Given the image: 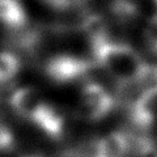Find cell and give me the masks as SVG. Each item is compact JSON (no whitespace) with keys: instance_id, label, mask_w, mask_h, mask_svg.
<instances>
[{"instance_id":"cell-3","label":"cell","mask_w":157,"mask_h":157,"mask_svg":"<svg viewBox=\"0 0 157 157\" xmlns=\"http://www.w3.org/2000/svg\"><path fill=\"white\" fill-rule=\"evenodd\" d=\"M115 98L97 82H86L80 93L78 113L89 122H98L114 110Z\"/></svg>"},{"instance_id":"cell-6","label":"cell","mask_w":157,"mask_h":157,"mask_svg":"<svg viewBox=\"0 0 157 157\" xmlns=\"http://www.w3.org/2000/svg\"><path fill=\"white\" fill-rule=\"evenodd\" d=\"M32 123L52 139H59L64 131V118L62 113L50 102H46Z\"/></svg>"},{"instance_id":"cell-9","label":"cell","mask_w":157,"mask_h":157,"mask_svg":"<svg viewBox=\"0 0 157 157\" xmlns=\"http://www.w3.org/2000/svg\"><path fill=\"white\" fill-rule=\"evenodd\" d=\"M128 155L131 157H157V144L144 134L131 136Z\"/></svg>"},{"instance_id":"cell-13","label":"cell","mask_w":157,"mask_h":157,"mask_svg":"<svg viewBox=\"0 0 157 157\" xmlns=\"http://www.w3.org/2000/svg\"><path fill=\"white\" fill-rule=\"evenodd\" d=\"M48 7L56 11H71L82 7L86 3V0H42Z\"/></svg>"},{"instance_id":"cell-4","label":"cell","mask_w":157,"mask_h":157,"mask_svg":"<svg viewBox=\"0 0 157 157\" xmlns=\"http://www.w3.org/2000/svg\"><path fill=\"white\" fill-rule=\"evenodd\" d=\"M46 102L39 90L32 86L20 88L11 96V106L14 113L29 122L36 119Z\"/></svg>"},{"instance_id":"cell-11","label":"cell","mask_w":157,"mask_h":157,"mask_svg":"<svg viewBox=\"0 0 157 157\" xmlns=\"http://www.w3.org/2000/svg\"><path fill=\"white\" fill-rule=\"evenodd\" d=\"M137 94H157V64H148L147 70L135 84ZM137 97V96H136Z\"/></svg>"},{"instance_id":"cell-14","label":"cell","mask_w":157,"mask_h":157,"mask_svg":"<svg viewBox=\"0 0 157 157\" xmlns=\"http://www.w3.org/2000/svg\"><path fill=\"white\" fill-rule=\"evenodd\" d=\"M14 147V136L9 127L0 122V152H9Z\"/></svg>"},{"instance_id":"cell-2","label":"cell","mask_w":157,"mask_h":157,"mask_svg":"<svg viewBox=\"0 0 157 157\" xmlns=\"http://www.w3.org/2000/svg\"><path fill=\"white\" fill-rule=\"evenodd\" d=\"M93 60L70 54H59L46 62L45 75L55 84H71L85 77L93 68Z\"/></svg>"},{"instance_id":"cell-15","label":"cell","mask_w":157,"mask_h":157,"mask_svg":"<svg viewBox=\"0 0 157 157\" xmlns=\"http://www.w3.org/2000/svg\"><path fill=\"white\" fill-rule=\"evenodd\" d=\"M24 157H42V156H37V155H29V156H24Z\"/></svg>"},{"instance_id":"cell-5","label":"cell","mask_w":157,"mask_h":157,"mask_svg":"<svg viewBox=\"0 0 157 157\" xmlns=\"http://www.w3.org/2000/svg\"><path fill=\"white\" fill-rule=\"evenodd\" d=\"M130 152V137L123 132L114 131L97 140L92 157H127Z\"/></svg>"},{"instance_id":"cell-10","label":"cell","mask_w":157,"mask_h":157,"mask_svg":"<svg viewBox=\"0 0 157 157\" xmlns=\"http://www.w3.org/2000/svg\"><path fill=\"white\" fill-rule=\"evenodd\" d=\"M20 71V60L14 54L9 51L0 52V84L13 80Z\"/></svg>"},{"instance_id":"cell-1","label":"cell","mask_w":157,"mask_h":157,"mask_svg":"<svg viewBox=\"0 0 157 157\" xmlns=\"http://www.w3.org/2000/svg\"><path fill=\"white\" fill-rule=\"evenodd\" d=\"M94 66L106 72L118 86L136 84L148 64L130 45L110 38L90 45Z\"/></svg>"},{"instance_id":"cell-12","label":"cell","mask_w":157,"mask_h":157,"mask_svg":"<svg viewBox=\"0 0 157 157\" xmlns=\"http://www.w3.org/2000/svg\"><path fill=\"white\" fill-rule=\"evenodd\" d=\"M144 41L149 50L157 54V14L152 16L145 24Z\"/></svg>"},{"instance_id":"cell-8","label":"cell","mask_w":157,"mask_h":157,"mask_svg":"<svg viewBox=\"0 0 157 157\" xmlns=\"http://www.w3.org/2000/svg\"><path fill=\"white\" fill-rule=\"evenodd\" d=\"M78 28L86 36L89 45H93V43L101 42L104 39L109 38L105 20L101 16H98V14H94V13L85 14L81 18L80 24H78Z\"/></svg>"},{"instance_id":"cell-7","label":"cell","mask_w":157,"mask_h":157,"mask_svg":"<svg viewBox=\"0 0 157 157\" xmlns=\"http://www.w3.org/2000/svg\"><path fill=\"white\" fill-rule=\"evenodd\" d=\"M28 14L21 0H0V22L7 28L18 30L25 26Z\"/></svg>"}]
</instances>
